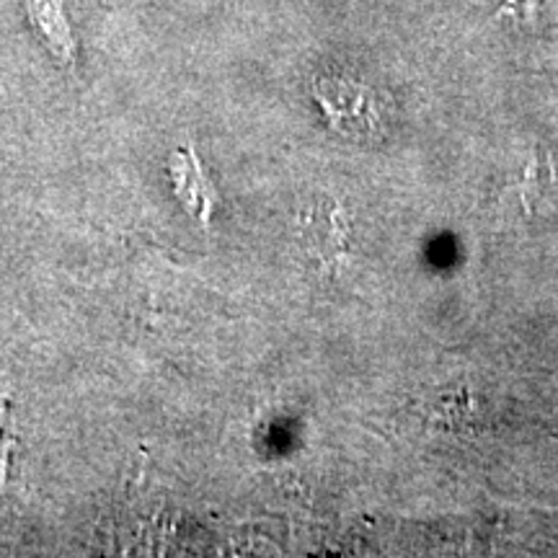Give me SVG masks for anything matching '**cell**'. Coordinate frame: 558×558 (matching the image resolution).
Masks as SVG:
<instances>
[{"label":"cell","mask_w":558,"mask_h":558,"mask_svg":"<svg viewBox=\"0 0 558 558\" xmlns=\"http://www.w3.org/2000/svg\"><path fill=\"white\" fill-rule=\"evenodd\" d=\"M24 9L34 34L50 50L52 58L60 60L62 65H73L75 37L70 29L65 3L62 0H24Z\"/></svg>","instance_id":"cell-1"},{"label":"cell","mask_w":558,"mask_h":558,"mask_svg":"<svg viewBox=\"0 0 558 558\" xmlns=\"http://www.w3.org/2000/svg\"><path fill=\"white\" fill-rule=\"evenodd\" d=\"M318 99L331 111H339V117L352 120L354 124H373L375 120V96L367 86L347 81V78H326L318 83Z\"/></svg>","instance_id":"cell-2"},{"label":"cell","mask_w":558,"mask_h":558,"mask_svg":"<svg viewBox=\"0 0 558 558\" xmlns=\"http://www.w3.org/2000/svg\"><path fill=\"white\" fill-rule=\"evenodd\" d=\"M548 181H550L548 158H546V153H538V156L533 158V163H530V169L525 171V181H522V199L525 202L533 199V194L538 197Z\"/></svg>","instance_id":"cell-3"},{"label":"cell","mask_w":558,"mask_h":558,"mask_svg":"<svg viewBox=\"0 0 558 558\" xmlns=\"http://www.w3.org/2000/svg\"><path fill=\"white\" fill-rule=\"evenodd\" d=\"M538 3L541 0H505L499 16H522V13H533V9H538Z\"/></svg>","instance_id":"cell-4"}]
</instances>
